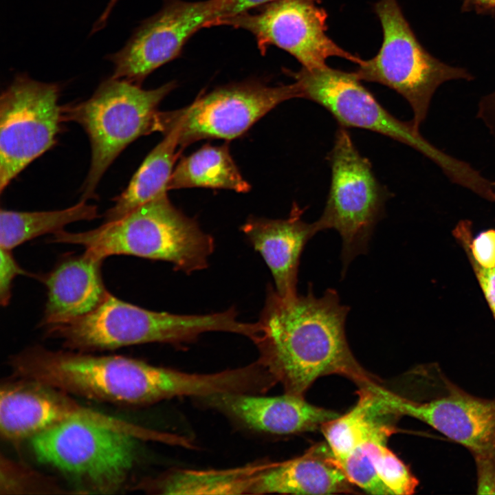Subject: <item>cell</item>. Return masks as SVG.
Listing matches in <instances>:
<instances>
[{"label": "cell", "instance_id": "1", "mask_svg": "<svg viewBox=\"0 0 495 495\" xmlns=\"http://www.w3.org/2000/svg\"><path fill=\"white\" fill-rule=\"evenodd\" d=\"M349 311L331 288L318 297L309 284L306 294L285 298L268 287L254 343L258 359L285 393L303 397L317 379L332 374L348 377L360 387L376 382L348 344Z\"/></svg>", "mask_w": 495, "mask_h": 495}, {"label": "cell", "instance_id": "2", "mask_svg": "<svg viewBox=\"0 0 495 495\" xmlns=\"http://www.w3.org/2000/svg\"><path fill=\"white\" fill-rule=\"evenodd\" d=\"M16 377L89 399L144 406L170 399L177 388L172 368L122 355L28 348L10 361Z\"/></svg>", "mask_w": 495, "mask_h": 495}, {"label": "cell", "instance_id": "3", "mask_svg": "<svg viewBox=\"0 0 495 495\" xmlns=\"http://www.w3.org/2000/svg\"><path fill=\"white\" fill-rule=\"evenodd\" d=\"M50 241L80 245L103 260L125 254L166 261L186 273L206 267L214 249L212 236L177 209L167 192L117 220L82 232L62 230Z\"/></svg>", "mask_w": 495, "mask_h": 495}, {"label": "cell", "instance_id": "4", "mask_svg": "<svg viewBox=\"0 0 495 495\" xmlns=\"http://www.w3.org/2000/svg\"><path fill=\"white\" fill-rule=\"evenodd\" d=\"M248 329L234 309L206 315H176L147 310L109 293L94 311L48 327L47 334L71 350L88 352L151 342H190L208 331L244 335Z\"/></svg>", "mask_w": 495, "mask_h": 495}, {"label": "cell", "instance_id": "5", "mask_svg": "<svg viewBox=\"0 0 495 495\" xmlns=\"http://www.w3.org/2000/svg\"><path fill=\"white\" fill-rule=\"evenodd\" d=\"M176 87L169 82L152 89L111 77L87 100L63 105V122L78 124L89 138L91 157L81 199H93L113 162L141 136L157 132L159 105Z\"/></svg>", "mask_w": 495, "mask_h": 495}, {"label": "cell", "instance_id": "6", "mask_svg": "<svg viewBox=\"0 0 495 495\" xmlns=\"http://www.w3.org/2000/svg\"><path fill=\"white\" fill-rule=\"evenodd\" d=\"M300 87L302 98L326 109L340 126L355 127L376 132L405 144L437 164L453 183L464 186L474 168L433 146L424 138L412 120L397 119L384 109L362 83L355 72L327 66L287 71Z\"/></svg>", "mask_w": 495, "mask_h": 495}, {"label": "cell", "instance_id": "7", "mask_svg": "<svg viewBox=\"0 0 495 495\" xmlns=\"http://www.w3.org/2000/svg\"><path fill=\"white\" fill-rule=\"evenodd\" d=\"M383 31L378 53L363 60L354 72L360 80L377 82L395 90L410 104L412 121L419 129L437 89L451 80H472L465 69L452 67L430 54L417 41L397 0L374 5Z\"/></svg>", "mask_w": 495, "mask_h": 495}, {"label": "cell", "instance_id": "8", "mask_svg": "<svg viewBox=\"0 0 495 495\" xmlns=\"http://www.w3.org/2000/svg\"><path fill=\"white\" fill-rule=\"evenodd\" d=\"M328 160L331 184L318 231L333 229L342 239V276L350 263L368 252L374 229L384 215L390 192L375 177L346 128L340 126Z\"/></svg>", "mask_w": 495, "mask_h": 495}, {"label": "cell", "instance_id": "9", "mask_svg": "<svg viewBox=\"0 0 495 495\" xmlns=\"http://www.w3.org/2000/svg\"><path fill=\"white\" fill-rule=\"evenodd\" d=\"M30 440L40 461L90 490L111 493L126 481L139 439L107 426L72 421L51 427Z\"/></svg>", "mask_w": 495, "mask_h": 495}, {"label": "cell", "instance_id": "10", "mask_svg": "<svg viewBox=\"0 0 495 495\" xmlns=\"http://www.w3.org/2000/svg\"><path fill=\"white\" fill-rule=\"evenodd\" d=\"M426 372L434 391L421 399L373 388L398 416L417 419L472 454L478 477L495 476V399L473 395L454 384L433 365Z\"/></svg>", "mask_w": 495, "mask_h": 495}, {"label": "cell", "instance_id": "11", "mask_svg": "<svg viewBox=\"0 0 495 495\" xmlns=\"http://www.w3.org/2000/svg\"><path fill=\"white\" fill-rule=\"evenodd\" d=\"M302 98L297 82L270 86L247 80L220 87L201 94L190 105L160 111L158 132L175 129L180 151L203 139L232 140L280 103Z\"/></svg>", "mask_w": 495, "mask_h": 495}, {"label": "cell", "instance_id": "12", "mask_svg": "<svg viewBox=\"0 0 495 495\" xmlns=\"http://www.w3.org/2000/svg\"><path fill=\"white\" fill-rule=\"evenodd\" d=\"M60 87L26 74L0 97V191L56 142L62 118Z\"/></svg>", "mask_w": 495, "mask_h": 495}, {"label": "cell", "instance_id": "13", "mask_svg": "<svg viewBox=\"0 0 495 495\" xmlns=\"http://www.w3.org/2000/svg\"><path fill=\"white\" fill-rule=\"evenodd\" d=\"M254 9L217 19L212 27L245 30L253 35L262 55L274 45L309 69L325 66L331 56L358 65L363 61L327 35V14L320 0H274Z\"/></svg>", "mask_w": 495, "mask_h": 495}, {"label": "cell", "instance_id": "14", "mask_svg": "<svg viewBox=\"0 0 495 495\" xmlns=\"http://www.w3.org/2000/svg\"><path fill=\"white\" fill-rule=\"evenodd\" d=\"M234 0H163L161 9L133 32L125 45L108 55L112 77L141 86L153 72L176 58L197 31L228 15Z\"/></svg>", "mask_w": 495, "mask_h": 495}, {"label": "cell", "instance_id": "15", "mask_svg": "<svg viewBox=\"0 0 495 495\" xmlns=\"http://www.w3.org/2000/svg\"><path fill=\"white\" fill-rule=\"evenodd\" d=\"M1 386L0 431L10 442L31 439L58 424L90 421L126 432L139 440H151L154 430L79 404L66 393L34 381L19 378Z\"/></svg>", "mask_w": 495, "mask_h": 495}, {"label": "cell", "instance_id": "16", "mask_svg": "<svg viewBox=\"0 0 495 495\" xmlns=\"http://www.w3.org/2000/svg\"><path fill=\"white\" fill-rule=\"evenodd\" d=\"M202 399L248 428L274 434L314 430L339 416L309 404L303 397L285 393L278 396L228 393Z\"/></svg>", "mask_w": 495, "mask_h": 495}, {"label": "cell", "instance_id": "17", "mask_svg": "<svg viewBox=\"0 0 495 495\" xmlns=\"http://www.w3.org/2000/svg\"><path fill=\"white\" fill-rule=\"evenodd\" d=\"M304 209L294 204L286 219H248L242 230L263 256L275 283V290L283 298L298 294V273L300 256L309 240L318 232L316 222L309 223L302 217Z\"/></svg>", "mask_w": 495, "mask_h": 495}, {"label": "cell", "instance_id": "18", "mask_svg": "<svg viewBox=\"0 0 495 495\" xmlns=\"http://www.w3.org/2000/svg\"><path fill=\"white\" fill-rule=\"evenodd\" d=\"M102 261L85 251L80 256L63 260L45 276L47 300L43 325L67 324L102 303L109 294L101 276Z\"/></svg>", "mask_w": 495, "mask_h": 495}, {"label": "cell", "instance_id": "19", "mask_svg": "<svg viewBox=\"0 0 495 495\" xmlns=\"http://www.w3.org/2000/svg\"><path fill=\"white\" fill-rule=\"evenodd\" d=\"M329 446H312L302 455L272 462L261 474L253 494H331L357 493Z\"/></svg>", "mask_w": 495, "mask_h": 495}, {"label": "cell", "instance_id": "20", "mask_svg": "<svg viewBox=\"0 0 495 495\" xmlns=\"http://www.w3.org/2000/svg\"><path fill=\"white\" fill-rule=\"evenodd\" d=\"M370 384L360 387L356 404L346 414L320 428L336 459H341L372 441H386L395 432L398 418Z\"/></svg>", "mask_w": 495, "mask_h": 495}, {"label": "cell", "instance_id": "21", "mask_svg": "<svg viewBox=\"0 0 495 495\" xmlns=\"http://www.w3.org/2000/svg\"><path fill=\"white\" fill-rule=\"evenodd\" d=\"M163 140L146 157L125 190L113 199L115 204L104 214V222L117 220L168 191L173 166L181 151L175 129L164 133Z\"/></svg>", "mask_w": 495, "mask_h": 495}, {"label": "cell", "instance_id": "22", "mask_svg": "<svg viewBox=\"0 0 495 495\" xmlns=\"http://www.w3.org/2000/svg\"><path fill=\"white\" fill-rule=\"evenodd\" d=\"M272 462L212 470H177L152 484L164 494H253L263 472Z\"/></svg>", "mask_w": 495, "mask_h": 495}, {"label": "cell", "instance_id": "23", "mask_svg": "<svg viewBox=\"0 0 495 495\" xmlns=\"http://www.w3.org/2000/svg\"><path fill=\"white\" fill-rule=\"evenodd\" d=\"M195 187L228 189L237 192H248L251 188L226 144H206L177 163L169 179L168 190Z\"/></svg>", "mask_w": 495, "mask_h": 495}, {"label": "cell", "instance_id": "24", "mask_svg": "<svg viewBox=\"0 0 495 495\" xmlns=\"http://www.w3.org/2000/svg\"><path fill=\"white\" fill-rule=\"evenodd\" d=\"M86 199L69 208L50 211H0V247L12 250L24 242L47 233H55L67 224L99 217L98 208Z\"/></svg>", "mask_w": 495, "mask_h": 495}, {"label": "cell", "instance_id": "25", "mask_svg": "<svg viewBox=\"0 0 495 495\" xmlns=\"http://www.w3.org/2000/svg\"><path fill=\"white\" fill-rule=\"evenodd\" d=\"M386 441H373L362 448L370 458L378 476L393 494H414L419 481L410 468L386 445Z\"/></svg>", "mask_w": 495, "mask_h": 495}, {"label": "cell", "instance_id": "26", "mask_svg": "<svg viewBox=\"0 0 495 495\" xmlns=\"http://www.w3.org/2000/svg\"><path fill=\"white\" fill-rule=\"evenodd\" d=\"M1 491L8 493H51L60 488L48 478L1 456Z\"/></svg>", "mask_w": 495, "mask_h": 495}, {"label": "cell", "instance_id": "27", "mask_svg": "<svg viewBox=\"0 0 495 495\" xmlns=\"http://www.w3.org/2000/svg\"><path fill=\"white\" fill-rule=\"evenodd\" d=\"M336 461L353 485L371 494H393L378 476L370 458L362 448Z\"/></svg>", "mask_w": 495, "mask_h": 495}, {"label": "cell", "instance_id": "28", "mask_svg": "<svg viewBox=\"0 0 495 495\" xmlns=\"http://www.w3.org/2000/svg\"><path fill=\"white\" fill-rule=\"evenodd\" d=\"M454 236L481 266L495 267V230H487L472 239L471 222L461 221L453 230Z\"/></svg>", "mask_w": 495, "mask_h": 495}, {"label": "cell", "instance_id": "29", "mask_svg": "<svg viewBox=\"0 0 495 495\" xmlns=\"http://www.w3.org/2000/svg\"><path fill=\"white\" fill-rule=\"evenodd\" d=\"M26 274L12 256L11 250L0 247V302L6 306L11 298L12 283L18 275Z\"/></svg>", "mask_w": 495, "mask_h": 495}, {"label": "cell", "instance_id": "30", "mask_svg": "<svg viewBox=\"0 0 495 495\" xmlns=\"http://www.w3.org/2000/svg\"><path fill=\"white\" fill-rule=\"evenodd\" d=\"M467 253L476 276L484 293L487 302L495 319V267H485L479 265L472 256L469 251L463 248Z\"/></svg>", "mask_w": 495, "mask_h": 495}, {"label": "cell", "instance_id": "31", "mask_svg": "<svg viewBox=\"0 0 495 495\" xmlns=\"http://www.w3.org/2000/svg\"><path fill=\"white\" fill-rule=\"evenodd\" d=\"M476 117L484 123L490 133L495 137V90L480 100Z\"/></svg>", "mask_w": 495, "mask_h": 495}, {"label": "cell", "instance_id": "32", "mask_svg": "<svg viewBox=\"0 0 495 495\" xmlns=\"http://www.w3.org/2000/svg\"><path fill=\"white\" fill-rule=\"evenodd\" d=\"M272 1L274 0H234L230 14L253 10Z\"/></svg>", "mask_w": 495, "mask_h": 495}, {"label": "cell", "instance_id": "33", "mask_svg": "<svg viewBox=\"0 0 495 495\" xmlns=\"http://www.w3.org/2000/svg\"><path fill=\"white\" fill-rule=\"evenodd\" d=\"M472 1L483 8H491L495 6V0H472Z\"/></svg>", "mask_w": 495, "mask_h": 495}]
</instances>
